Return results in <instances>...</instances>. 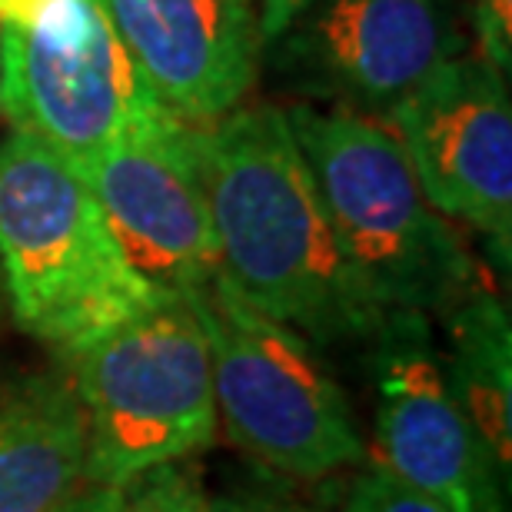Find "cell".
<instances>
[{
	"instance_id": "6da1fadb",
	"label": "cell",
	"mask_w": 512,
	"mask_h": 512,
	"mask_svg": "<svg viewBox=\"0 0 512 512\" xmlns=\"http://www.w3.org/2000/svg\"><path fill=\"white\" fill-rule=\"evenodd\" d=\"M220 276L316 350L370 343L393 313L350 270L286 110L260 104L197 127Z\"/></svg>"
},
{
	"instance_id": "7a4b0ae2",
	"label": "cell",
	"mask_w": 512,
	"mask_h": 512,
	"mask_svg": "<svg viewBox=\"0 0 512 512\" xmlns=\"http://www.w3.org/2000/svg\"><path fill=\"white\" fill-rule=\"evenodd\" d=\"M356 283L386 313L446 316L486 290L476 256L429 207L399 140L353 110H286Z\"/></svg>"
},
{
	"instance_id": "3957f363",
	"label": "cell",
	"mask_w": 512,
	"mask_h": 512,
	"mask_svg": "<svg viewBox=\"0 0 512 512\" xmlns=\"http://www.w3.org/2000/svg\"><path fill=\"white\" fill-rule=\"evenodd\" d=\"M0 286L14 323L60 360L163 296L80 173L20 133L0 143Z\"/></svg>"
},
{
	"instance_id": "277c9868",
	"label": "cell",
	"mask_w": 512,
	"mask_h": 512,
	"mask_svg": "<svg viewBox=\"0 0 512 512\" xmlns=\"http://www.w3.org/2000/svg\"><path fill=\"white\" fill-rule=\"evenodd\" d=\"M64 370L87 419L84 483L124 489L217 439L210 343L187 296L163 293L64 356Z\"/></svg>"
},
{
	"instance_id": "5b68a950",
	"label": "cell",
	"mask_w": 512,
	"mask_h": 512,
	"mask_svg": "<svg viewBox=\"0 0 512 512\" xmlns=\"http://www.w3.org/2000/svg\"><path fill=\"white\" fill-rule=\"evenodd\" d=\"M187 300L210 343L217 416L243 453L296 483L366 463L350 396L310 340L253 310L220 273Z\"/></svg>"
},
{
	"instance_id": "8992f818",
	"label": "cell",
	"mask_w": 512,
	"mask_h": 512,
	"mask_svg": "<svg viewBox=\"0 0 512 512\" xmlns=\"http://www.w3.org/2000/svg\"><path fill=\"white\" fill-rule=\"evenodd\" d=\"M439 217L479 230L509 266L512 104L483 57H453L380 114Z\"/></svg>"
},
{
	"instance_id": "52a82bcc",
	"label": "cell",
	"mask_w": 512,
	"mask_h": 512,
	"mask_svg": "<svg viewBox=\"0 0 512 512\" xmlns=\"http://www.w3.org/2000/svg\"><path fill=\"white\" fill-rule=\"evenodd\" d=\"M376 456L449 512H509V479L446 383L426 316L393 313L370 343Z\"/></svg>"
},
{
	"instance_id": "ba28073f",
	"label": "cell",
	"mask_w": 512,
	"mask_h": 512,
	"mask_svg": "<svg viewBox=\"0 0 512 512\" xmlns=\"http://www.w3.org/2000/svg\"><path fill=\"white\" fill-rule=\"evenodd\" d=\"M270 44L296 90L353 114H386L459 57L443 0H300Z\"/></svg>"
},
{
	"instance_id": "9c48e42d",
	"label": "cell",
	"mask_w": 512,
	"mask_h": 512,
	"mask_svg": "<svg viewBox=\"0 0 512 512\" xmlns=\"http://www.w3.org/2000/svg\"><path fill=\"white\" fill-rule=\"evenodd\" d=\"M77 173L133 270L160 293L190 296L220 273L197 127L160 114Z\"/></svg>"
},
{
	"instance_id": "30bf717a",
	"label": "cell",
	"mask_w": 512,
	"mask_h": 512,
	"mask_svg": "<svg viewBox=\"0 0 512 512\" xmlns=\"http://www.w3.org/2000/svg\"><path fill=\"white\" fill-rule=\"evenodd\" d=\"M0 110L10 130L57 153L70 170L170 114L120 44L107 10L84 40L0 30Z\"/></svg>"
},
{
	"instance_id": "8fae6325",
	"label": "cell",
	"mask_w": 512,
	"mask_h": 512,
	"mask_svg": "<svg viewBox=\"0 0 512 512\" xmlns=\"http://www.w3.org/2000/svg\"><path fill=\"white\" fill-rule=\"evenodd\" d=\"M153 97L187 127L233 114L266 47L253 0H104Z\"/></svg>"
},
{
	"instance_id": "7c38bea8",
	"label": "cell",
	"mask_w": 512,
	"mask_h": 512,
	"mask_svg": "<svg viewBox=\"0 0 512 512\" xmlns=\"http://www.w3.org/2000/svg\"><path fill=\"white\" fill-rule=\"evenodd\" d=\"M87 419L67 370L0 376V512H54L84 486Z\"/></svg>"
},
{
	"instance_id": "4fadbf2b",
	"label": "cell",
	"mask_w": 512,
	"mask_h": 512,
	"mask_svg": "<svg viewBox=\"0 0 512 512\" xmlns=\"http://www.w3.org/2000/svg\"><path fill=\"white\" fill-rule=\"evenodd\" d=\"M446 383L489 456L512 483V326L506 303L489 290L466 296L446 316Z\"/></svg>"
},
{
	"instance_id": "5bb4252c",
	"label": "cell",
	"mask_w": 512,
	"mask_h": 512,
	"mask_svg": "<svg viewBox=\"0 0 512 512\" xmlns=\"http://www.w3.org/2000/svg\"><path fill=\"white\" fill-rule=\"evenodd\" d=\"M104 10V0H0V30L47 40H84Z\"/></svg>"
},
{
	"instance_id": "9a60e30c",
	"label": "cell",
	"mask_w": 512,
	"mask_h": 512,
	"mask_svg": "<svg viewBox=\"0 0 512 512\" xmlns=\"http://www.w3.org/2000/svg\"><path fill=\"white\" fill-rule=\"evenodd\" d=\"M127 512H210L200 476L183 463L157 466L124 486Z\"/></svg>"
},
{
	"instance_id": "2e32d148",
	"label": "cell",
	"mask_w": 512,
	"mask_h": 512,
	"mask_svg": "<svg viewBox=\"0 0 512 512\" xmlns=\"http://www.w3.org/2000/svg\"><path fill=\"white\" fill-rule=\"evenodd\" d=\"M340 512H449L380 463H363L346 483Z\"/></svg>"
},
{
	"instance_id": "e0dca14e",
	"label": "cell",
	"mask_w": 512,
	"mask_h": 512,
	"mask_svg": "<svg viewBox=\"0 0 512 512\" xmlns=\"http://www.w3.org/2000/svg\"><path fill=\"white\" fill-rule=\"evenodd\" d=\"M479 50L499 74L509 77L512 64V0H466Z\"/></svg>"
},
{
	"instance_id": "ac0fdd59",
	"label": "cell",
	"mask_w": 512,
	"mask_h": 512,
	"mask_svg": "<svg viewBox=\"0 0 512 512\" xmlns=\"http://www.w3.org/2000/svg\"><path fill=\"white\" fill-rule=\"evenodd\" d=\"M210 512H320L300 496L286 493L276 486H237L210 496Z\"/></svg>"
},
{
	"instance_id": "d6986e66",
	"label": "cell",
	"mask_w": 512,
	"mask_h": 512,
	"mask_svg": "<svg viewBox=\"0 0 512 512\" xmlns=\"http://www.w3.org/2000/svg\"><path fill=\"white\" fill-rule=\"evenodd\" d=\"M54 512H127V499H124V489H117V486L84 483Z\"/></svg>"
},
{
	"instance_id": "ffe728a7",
	"label": "cell",
	"mask_w": 512,
	"mask_h": 512,
	"mask_svg": "<svg viewBox=\"0 0 512 512\" xmlns=\"http://www.w3.org/2000/svg\"><path fill=\"white\" fill-rule=\"evenodd\" d=\"M296 4H300V0H253L266 44H270V40H273L276 34H280V27L286 24V20H290V14L296 10Z\"/></svg>"
},
{
	"instance_id": "44dd1931",
	"label": "cell",
	"mask_w": 512,
	"mask_h": 512,
	"mask_svg": "<svg viewBox=\"0 0 512 512\" xmlns=\"http://www.w3.org/2000/svg\"><path fill=\"white\" fill-rule=\"evenodd\" d=\"M0 306H4V286H0Z\"/></svg>"
}]
</instances>
